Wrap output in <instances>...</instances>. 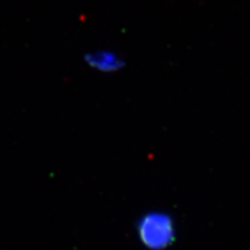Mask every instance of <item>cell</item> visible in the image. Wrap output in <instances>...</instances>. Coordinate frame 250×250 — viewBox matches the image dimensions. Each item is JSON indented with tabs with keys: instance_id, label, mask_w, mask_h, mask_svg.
Here are the masks:
<instances>
[{
	"instance_id": "cell-2",
	"label": "cell",
	"mask_w": 250,
	"mask_h": 250,
	"mask_svg": "<svg viewBox=\"0 0 250 250\" xmlns=\"http://www.w3.org/2000/svg\"><path fill=\"white\" fill-rule=\"evenodd\" d=\"M83 61L90 68L104 74L117 73L126 66V61L123 56L110 49H98L86 52Z\"/></svg>"
},
{
	"instance_id": "cell-1",
	"label": "cell",
	"mask_w": 250,
	"mask_h": 250,
	"mask_svg": "<svg viewBox=\"0 0 250 250\" xmlns=\"http://www.w3.org/2000/svg\"><path fill=\"white\" fill-rule=\"evenodd\" d=\"M139 241L149 250H164L175 241L176 228L173 218L164 212H149L137 224Z\"/></svg>"
}]
</instances>
